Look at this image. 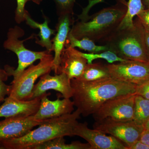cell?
<instances>
[{
  "label": "cell",
  "instance_id": "22",
  "mask_svg": "<svg viewBox=\"0 0 149 149\" xmlns=\"http://www.w3.org/2000/svg\"><path fill=\"white\" fill-rule=\"evenodd\" d=\"M126 13L118 29H123L133 26L134 17L145 9L142 0H128L126 1Z\"/></svg>",
  "mask_w": 149,
  "mask_h": 149
},
{
  "label": "cell",
  "instance_id": "6",
  "mask_svg": "<svg viewBox=\"0 0 149 149\" xmlns=\"http://www.w3.org/2000/svg\"><path fill=\"white\" fill-rule=\"evenodd\" d=\"M53 60V56L50 53L40 60L38 64L28 67L18 78L13 80L8 97L19 100H29L37 79L52 70Z\"/></svg>",
  "mask_w": 149,
  "mask_h": 149
},
{
  "label": "cell",
  "instance_id": "14",
  "mask_svg": "<svg viewBox=\"0 0 149 149\" xmlns=\"http://www.w3.org/2000/svg\"><path fill=\"white\" fill-rule=\"evenodd\" d=\"M43 95L27 101L19 100L7 97L5 99L3 103L0 106V118L25 117L34 115L39 109Z\"/></svg>",
  "mask_w": 149,
  "mask_h": 149
},
{
  "label": "cell",
  "instance_id": "5",
  "mask_svg": "<svg viewBox=\"0 0 149 149\" xmlns=\"http://www.w3.org/2000/svg\"><path fill=\"white\" fill-rule=\"evenodd\" d=\"M24 30L19 26L11 28L8 33L7 39L3 44L5 49L13 52L18 58V66L16 69L8 65H6L5 68V70L8 76H13V80L18 78L26 68L36 61L41 60L51 52L47 50L43 52H34L27 49L24 47L23 42L25 40L35 37V35L33 34L24 40H19V38L24 36Z\"/></svg>",
  "mask_w": 149,
  "mask_h": 149
},
{
  "label": "cell",
  "instance_id": "33",
  "mask_svg": "<svg viewBox=\"0 0 149 149\" xmlns=\"http://www.w3.org/2000/svg\"><path fill=\"white\" fill-rule=\"evenodd\" d=\"M144 130H149V118L144 126Z\"/></svg>",
  "mask_w": 149,
  "mask_h": 149
},
{
  "label": "cell",
  "instance_id": "26",
  "mask_svg": "<svg viewBox=\"0 0 149 149\" xmlns=\"http://www.w3.org/2000/svg\"><path fill=\"white\" fill-rule=\"evenodd\" d=\"M8 76L6 70L0 74V103L4 101L6 96L8 95L10 92L11 85H7L4 83V81L7 80Z\"/></svg>",
  "mask_w": 149,
  "mask_h": 149
},
{
  "label": "cell",
  "instance_id": "3",
  "mask_svg": "<svg viewBox=\"0 0 149 149\" xmlns=\"http://www.w3.org/2000/svg\"><path fill=\"white\" fill-rule=\"evenodd\" d=\"M80 115L76 109L71 113L46 120L24 136L0 142L5 149H33L37 145L55 138L73 136Z\"/></svg>",
  "mask_w": 149,
  "mask_h": 149
},
{
  "label": "cell",
  "instance_id": "20",
  "mask_svg": "<svg viewBox=\"0 0 149 149\" xmlns=\"http://www.w3.org/2000/svg\"><path fill=\"white\" fill-rule=\"evenodd\" d=\"M33 149H91V148L88 143H83L79 141L66 144L64 137H60L37 145Z\"/></svg>",
  "mask_w": 149,
  "mask_h": 149
},
{
  "label": "cell",
  "instance_id": "21",
  "mask_svg": "<svg viewBox=\"0 0 149 149\" xmlns=\"http://www.w3.org/2000/svg\"><path fill=\"white\" fill-rule=\"evenodd\" d=\"M149 118V100L136 95L133 121L144 127Z\"/></svg>",
  "mask_w": 149,
  "mask_h": 149
},
{
  "label": "cell",
  "instance_id": "23",
  "mask_svg": "<svg viewBox=\"0 0 149 149\" xmlns=\"http://www.w3.org/2000/svg\"><path fill=\"white\" fill-rule=\"evenodd\" d=\"M78 53L87 60L88 63L89 64L93 63L94 60L97 59H103L106 60L109 63H113L115 62H123L128 61L120 58L114 52L110 50L96 53H90L89 54L84 53L78 51Z\"/></svg>",
  "mask_w": 149,
  "mask_h": 149
},
{
  "label": "cell",
  "instance_id": "8",
  "mask_svg": "<svg viewBox=\"0 0 149 149\" xmlns=\"http://www.w3.org/2000/svg\"><path fill=\"white\" fill-rule=\"evenodd\" d=\"M112 78L140 85L149 80V63L128 60L106 65Z\"/></svg>",
  "mask_w": 149,
  "mask_h": 149
},
{
  "label": "cell",
  "instance_id": "2",
  "mask_svg": "<svg viewBox=\"0 0 149 149\" xmlns=\"http://www.w3.org/2000/svg\"><path fill=\"white\" fill-rule=\"evenodd\" d=\"M127 10L126 1L117 0L116 4L89 15L87 21L73 24L70 32L78 39L87 37L103 42L118 29Z\"/></svg>",
  "mask_w": 149,
  "mask_h": 149
},
{
  "label": "cell",
  "instance_id": "32",
  "mask_svg": "<svg viewBox=\"0 0 149 149\" xmlns=\"http://www.w3.org/2000/svg\"><path fill=\"white\" fill-rule=\"evenodd\" d=\"M144 39H145L146 49L147 52L149 57V32L145 30V32H144Z\"/></svg>",
  "mask_w": 149,
  "mask_h": 149
},
{
  "label": "cell",
  "instance_id": "37",
  "mask_svg": "<svg viewBox=\"0 0 149 149\" xmlns=\"http://www.w3.org/2000/svg\"><path fill=\"white\" fill-rule=\"evenodd\" d=\"M5 70H0V74H2L3 72H4Z\"/></svg>",
  "mask_w": 149,
  "mask_h": 149
},
{
  "label": "cell",
  "instance_id": "9",
  "mask_svg": "<svg viewBox=\"0 0 149 149\" xmlns=\"http://www.w3.org/2000/svg\"><path fill=\"white\" fill-rule=\"evenodd\" d=\"M136 94L112 99L105 103L93 115L95 120L110 118L115 120H133Z\"/></svg>",
  "mask_w": 149,
  "mask_h": 149
},
{
  "label": "cell",
  "instance_id": "19",
  "mask_svg": "<svg viewBox=\"0 0 149 149\" xmlns=\"http://www.w3.org/2000/svg\"><path fill=\"white\" fill-rule=\"evenodd\" d=\"M65 47L79 48L81 49L87 51L91 53L102 52L109 50L108 48L106 45H96L95 42L87 37H84L80 39H77L70 32H69L68 36Z\"/></svg>",
  "mask_w": 149,
  "mask_h": 149
},
{
  "label": "cell",
  "instance_id": "31",
  "mask_svg": "<svg viewBox=\"0 0 149 149\" xmlns=\"http://www.w3.org/2000/svg\"><path fill=\"white\" fill-rule=\"evenodd\" d=\"M140 140L149 146V130H144L143 131Z\"/></svg>",
  "mask_w": 149,
  "mask_h": 149
},
{
  "label": "cell",
  "instance_id": "13",
  "mask_svg": "<svg viewBox=\"0 0 149 149\" xmlns=\"http://www.w3.org/2000/svg\"><path fill=\"white\" fill-rule=\"evenodd\" d=\"M50 93H46L43 95L39 109L33 115L38 120H45L59 117L64 115L71 113L74 110V102L70 99L60 100L59 98L54 101L48 99Z\"/></svg>",
  "mask_w": 149,
  "mask_h": 149
},
{
  "label": "cell",
  "instance_id": "30",
  "mask_svg": "<svg viewBox=\"0 0 149 149\" xmlns=\"http://www.w3.org/2000/svg\"><path fill=\"white\" fill-rule=\"evenodd\" d=\"M128 149H149V146L139 140L129 147Z\"/></svg>",
  "mask_w": 149,
  "mask_h": 149
},
{
  "label": "cell",
  "instance_id": "1",
  "mask_svg": "<svg viewBox=\"0 0 149 149\" xmlns=\"http://www.w3.org/2000/svg\"><path fill=\"white\" fill-rule=\"evenodd\" d=\"M74 107L84 117L93 115L105 103L120 96L136 94L137 85L109 78L97 81L71 80Z\"/></svg>",
  "mask_w": 149,
  "mask_h": 149
},
{
  "label": "cell",
  "instance_id": "17",
  "mask_svg": "<svg viewBox=\"0 0 149 149\" xmlns=\"http://www.w3.org/2000/svg\"><path fill=\"white\" fill-rule=\"evenodd\" d=\"M25 19L26 23L33 29H39L40 32L37 35L40 37V39L37 37L36 38V43L43 47L46 48L47 50L52 52L53 49V44L50 38L52 35H54L56 33V30L51 29L48 26L49 19L45 17V21L44 23H39L33 20L29 13L26 11L25 13Z\"/></svg>",
  "mask_w": 149,
  "mask_h": 149
},
{
  "label": "cell",
  "instance_id": "12",
  "mask_svg": "<svg viewBox=\"0 0 149 149\" xmlns=\"http://www.w3.org/2000/svg\"><path fill=\"white\" fill-rule=\"evenodd\" d=\"M46 120H36L32 115L7 118L4 120H0V142L24 136L34 127L41 125Z\"/></svg>",
  "mask_w": 149,
  "mask_h": 149
},
{
  "label": "cell",
  "instance_id": "34",
  "mask_svg": "<svg viewBox=\"0 0 149 149\" xmlns=\"http://www.w3.org/2000/svg\"><path fill=\"white\" fill-rule=\"evenodd\" d=\"M143 4L146 7H148L149 6V0H142Z\"/></svg>",
  "mask_w": 149,
  "mask_h": 149
},
{
  "label": "cell",
  "instance_id": "10",
  "mask_svg": "<svg viewBox=\"0 0 149 149\" xmlns=\"http://www.w3.org/2000/svg\"><path fill=\"white\" fill-rule=\"evenodd\" d=\"M73 136L83 138L91 146V149H128L127 146L112 136L96 129H90L87 122L77 124L73 131Z\"/></svg>",
  "mask_w": 149,
  "mask_h": 149
},
{
  "label": "cell",
  "instance_id": "36",
  "mask_svg": "<svg viewBox=\"0 0 149 149\" xmlns=\"http://www.w3.org/2000/svg\"><path fill=\"white\" fill-rule=\"evenodd\" d=\"M0 149H5L4 147L3 146L2 144L1 143V142H0Z\"/></svg>",
  "mask_w": 149,
  "mask_h": 149
},
{
  "label": "cell",
  "instance_id": "25",
  "mask_svg": "<svg viewBox=\"0 0 149 149\" xmlns=\"http://www.w3.org/2000/svg\"><path fill=\"white\" fill-rule=\"evenodd\" d=\"M30 0H16L17 6L15 10V20L17 23L19 24L25 21V15L26 10L25 6L26 3Z\"/></svg>",
  "mask_w": 149,
  "mask_h": 149
},
{
  "label": "cell",
  "instance_id": "11",
  "mask_svg": "<svg viewBox=\"0 0 149 149\" xmlns=\"http://www.w3.org/2000/svg\"><path fill=\"white\" fill-rule=\"evenodd\" d=\"M50 90L60 93L64 98L70 99L73 96L71 80L66 74L62 73L52 76L49 73L40 77L39 82L34 86L29 100L42 95Z\"/></svg>",
  "mask_w": 149,
  "mask_h": 149
},
{
  "label": "cell",
  "instance_id": "18",
  "mask_svg": "<svg viewBox=\"0 0 149 149\" xmlns=\"http://www.w3.org/2000/svg\"><path fill=\"white\" fill-rule=\"evenodd\" d=\"M106 65L100 63H87L81 76L76 79L83 81H97L111 78Z\"/></svg>",
  "mask_w": 149,
  "mask_h": 149
},
{
  "label": "cell",
  "instance_id": "28",
  "mask_svg": "<svg viewBox=\"0 0 149 149\" xmlns=\"http://www.w3.org/2000/svg\"><path fill=\"white\" fill-rule=\"evenodd\" d=\"M137 16L145 30L149 32V6L139 13Z\"/></svg>",
  "mask_w": 149,
  "mask_h": 149
},
{
  "label": "cell",
  "instance_id": "24",
  "mask_svg": "<svg viewBox=\"0 0 149 149\" xmlns=\"http://www.w3.org/2000/svg\"><path fill=\"white\" fill-rule=\"evenodd\" d=\"M58 16L65 15H73V7L76 0H53Z\"/></svg>",
  "mask_w": 149,
  "mask_h": 149
},
{
  "label": "cell",
  "instance_id": "4",
  "mask_svg": "<svg viewBox=\"0 0 149 149\" xmlns=\"http://www.w3.org/2000/svg\"><path fill=\"white\" fill-rule=\"evenodd\" d=\"M145 30L138 18L131 27L117 29L104 42L109 50L120 58L149 63L145 39Z\"/></svg>",
  "mask_w": 149,
  "mask_h": 149
},
{
  "label": "cell",
  "instance_id": "35",
  "mask_svg": "<svg viewBox=\"0 0 149 149\" xmlns=\"http://www.w3.org/2000/svg\"><path fill=\"white\" fill-rule=\"evenodd\" d=\"M30 1H32L33 2L35 3L37 5H39L40 4V3L42 0H30Z\"/></svg>",
  "mask_w": 149,
  "mask_h": 149
},
{
  "label": "cell",
  "instance_id": "15",
  "mask_svg": "<svg viewBox=\"0 0 149 149\" xmlns=\"http://www.w3.org/2000/svg\"><path fill=\"white\" fill-rule=\"evenodd\" d=\"M88 63L87 60L74 48L65 47L61 56L58 74L63 73L70 80L81 76Z\"/></svg>",
  "mask_w": 149,
  "mask_h": 149
},
{
  "label": "cell",
  "instance_id": "27",
  "mask_svg": "<svg viewBox=\"0 0 149 149\" xmlns=\"http://www.w3.org/2000/svg\"><path fill=\"white\" fill-rule=\"evenodd\" d=\"M104 0H88V4L86 7L83 9V11L81 14L77 15L78 19L80 21H87L89 17V13L92 7L99 3L104 2Z\"/></svg>",
  "mask_w": 149,
  "mask_h": 149
},
{
  "label": "cell",
  "instance_id": "7",
  "mask_svg": "<svg viewBox=\"0 0 149 149\" xmlns=\"http://www.w3.org/2000/svg\"><path fill=\"white\" fill-rule=\"evenodd\" d=\"M93 128L106 134H109L120 140L129 147L140 140L143 126L136 124L133 120H115L110 118L95 120Z\"/></svg>",
  "mask_w": 149,
  "mask_h": 149
},
{
  "label": "cell",
  "instance_id": "29",
  "mask_svg": "<svg viewBox=\"0 0 149 149\" xmlns=\"http://www.w3.org/2000/svg\"><path fill=\"white\" fill-rule=\"evenodd\" d=\"M136 95L142 96L149 100V80L137 86Z\"/></svg>",
  "mask_w": 149,
  "mask_h": 149
},
{
  "label": "cell",
  "instance_id": "16",
  "mask_svg": "<svg viewBox=\"0 0 149 149\" xmlns=\"http://www.w3.org/2000/svg\"><path fill=\"white\" fill-rule=\"evenodd\" d=\"M73 24V15L67 14L58 16V22L56 27L55 35L52 40L53 49L54 52L52 70L54 71L55 74H58L62 52L71 30L70 26Z\"/></svg>",
  "mask_w": 149,
  "mask_h": 149
}]
</instances>
